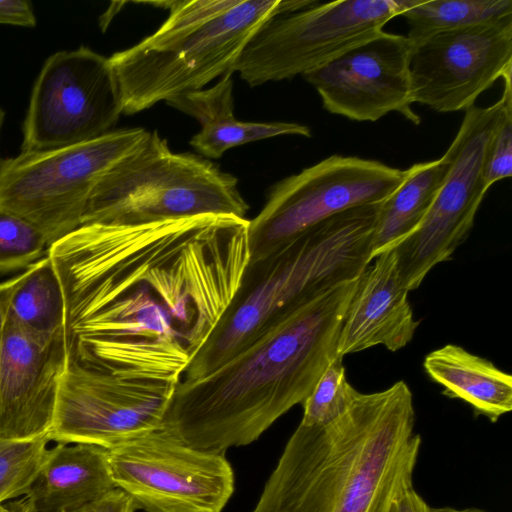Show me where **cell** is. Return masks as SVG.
Listing matches in <instances>:
<instances>
[{"instance_id": "26", "label": "cell", "mask_w": 512, "mask_h": 512, "mask_svg": "<svg viewBox=\"0 0 512 512\" xmlns=\"http://www.w3.org/2000/svg\"><path fill=\"white\" fill-rule=\"evenodd\" d=\"M50 244L33 224L0 207V273L24 271L46 256Z\"/></svg>"}, {"instance_id": "18", "label": "cell", "mask_w": 512, "mask_h": 512, "mask_svg": "<svg viewBox=\"0 0 512 512\" xmlns=\"http://www.w3.org/2000/svg\"><path fill=\"white\" fill-rule=\"evenodd\" d=\"M116 488L108 449L83 443H57L21 499L11 505L22 512L81 509Z\"/></svg>"}, {"instance_id": "27", "label": "cell", "mask_w": 512, "mask_h": 512, "mask_svg": "<svg viewBox=\"0 0 512 512\" xmlns=\"http://www.w3.org/2000/svg\"><path fill=\"white\" fill-rule=\"evenodd\" d=\"M502 78L503 106L489 136L483 160V181L488 190L512 175V70Z\"/></svg>"}, {"instance_id": "35", "label": "cell", "mask_w": 512, "mask_h": 512, "mask_svg": "<svg viewBox=\"0 0 512 512\" xmlns=\"http://www.w3.org/2000/svg\"><path fill=\"white\" fill-rule=\"evenodd\" d=\"M64 512H86L85 508H81V509H78V510H71V511H64Z\"/></svg>"}, {"instance_id": "31", "label": "cell", "mask_w": 512, "mask_h": 512, "mask_svg": "<svg viewBox=\"0 0 512 512\" xmlns=\"http://www.w3.org/2000/svg\"><path fill=\"white\" fill-rule=\"evenodd\" d=\"M394 512H432V507L411 487L397 500Z\"/></svg>"}, {"instance_id": "30", "label": "cell", "mask_w": 512, "mask_h": 512, "mask_svg": "<svg viewBox=\"0 0 512 512\" xmlns=\"http://www.w3.org/2000/svg\"><path fill=\"white\" fill-rule=\"evenodd\" d=\"M25 274V270L16 276L0 282V349L3 339V334L7 322V312L10 298L21 282Z\"/></svg>"}, {"instance_id": "7", "label": "cell", "mask_w": 512, "mask_h": 512, "mask_svg": "<svg viewBox=\"0 0 512 512\" xmlns=\"http://www.w3.org/2000/svg\"><path fill=\"white\" fill-rule=\"evenodd\" d=\"M150 131L112 130L96 139L0 159V207L33 224L50 246L77 229L98 181Z\"/></svg>"}, {"instance_id": "1", "label": "cell", "mask_w": 512, "mask_h": 512, "mask_svg": "<svg viewBox=\"0 0 512 512\" xmlns=\"http://www.w3.org/2000/svg\"><path fill=\"white\" fill-rule=\"evenodd\" d=\"M246 218L89 223L53 243L68 363L178 384L238 288Z\"/></svg>"}, {"instance_id": "33", "label": "cell", "mask_w": 512, "mask_h": 512, "mask_svg": "<svg viewBox=\"0 0 512 512\" xmlns=\"http://www.w3.org/2000/svg\"><path fill=\"white\" fill-rule=\"evenodd\" d=\"M0 512H22L18 509H16L15 507H13L12 505L10 506H5L3 504L0 505Z\"/></svg>"}, {"instance_id": "4", "label": "cell", "mask_w": 512, "mask_h": 512, "mask_svg": "<svg viewBox=\"0 0 512 512\" xmlns=\"http://www.w3.org/2000/svg\"><path fill=\"white\" fill-rule=\"evenodd\" d=\"M381 203L341 212L270 253L249 258L232 299L181 380L211 373L292 310L357 279L372 261Z\"/></svg>"}, {"instance_id": "21", "label": "cell", "mask_w": 512, "mask_h": 512, "mask_svg": "<svg viewBox=\"0 0 512 512\" xmlns=\"http://www.w3.org/2000/svg\"><path fill=\"white\" fill-rule=\"evenodd\" d=\"M450 166V157L445 152L439 159L417 163L406 169L403 182L380 205L372 260L417 229L443 185Z\"/></svg>"}, {"instance_id": "32", "label": "cell", "mask_w": 512, "mask_h": 512, "mask_svg": "<svg viewBox=\"0 0 512 512\" xmlns=\"http://www.w3.org/2000/svg\"><path fill=\"white\" fill-rule=\"evenodd\" d=\"M432 512H487L479 508L458 509L453 507L432 508Z\"/></svg>"}, {"instance_id": "13", "label": "cell", "mask_w": 512, "mask_h": 512, "mask_svg": "<svg viewBox=\"0 0 512 512\" xmlns=\"http://www.w3.org/2000/svg\"><path fill=\"white\" fill-rule=\"evenodd\" d=\"M177 384L125 379L68 363L50 441L111 449L160 429Z\"/></svg>"}, {"instance_id": "6", "label": "cell", "mask_w": 512, "mask_h": 512, "mask_svg": "<svg viewBox=\"0 0 512 512\" xmlns=\"http://www.w3.org/2000/svg\"><path fill=\"white\" fill-rule=\"evenodd\" d=\"M238 179L202 156L173 152L157 131L96 184L83 224H141L200 215L246 218Z\"/></svg>"}, {"instance_id": "16", "label": "cell", "mask_w": 512, "mask_h": 512, "mask_svg": "<svg viewBox=\"0 0 512 512\" xmlns=\"http://www.w3.org/2000/svg\"><path fill=\"white\" fill-rule=\"evenodd\" d=\"M67 366L65 335L38 338L7 319L0 349V439L48 435Z\"/></svg>"}, {"instance_id": "3", "label": "cell", "mask_w": 512, "mask_h": 512, "mask_svg": "<svg viewBox=\"0 0 512 512\" xmlns=\"http://www.w3.org/2000/svg\"><path fill=\"white\" fill-rule=\"evenodd\" d=\"M402 380L358 393L324 426L299 423L252 512H394L413 487L421 436Z\"/></svg>"}, {"instance_id": "15", "label": "cell", "mask_w": 512, "mask_h": 512, "mask_svg": "<svg viewBox=\"0 0 512 512\" xmlns=\"http://www.w3.org/2000/svg\"><path fill=\"white\" fill-rule=\"evenodd\" d=\"M411 52L405 35L382 30L302 76L331 114L375 122L397 112L418 125L411 107Z\"/></svg>"}, {"instance_id": "17", "label": "cell", "mask_w": 512, "mask_h": 512, "mask_svg": "<svg viewBox=\"0 0 512 512\" xmlns=\"http://www.w3.org/2000/svg\"><path fill=\"white\" fill-rule=\"evenodd\" d=\"M358 278L341 325L337 353L344 357L376 345L395 352L414 337V318L397 266L395 248L376 256Z\"/></svg>"}, {"instance_id": "34", "label": "cell", "mask_w": 512, "mask_h": 512, "mask_svg": "<svg viewBox=\"0 0 512 512\" xmlns=\"http://www.w3.org/2000/svg\"><path fill=\"white\" fill-rule=\"evenodd\" d=\"M4 119H5V112L3 111L2 108H0V134H1L3 123H4Z\"/></svg>"}, {"instance_id": "19", "label": "cell", "mask_w": 512, "mask_h": 512, "mask_svg": "<svg viewBox=\"0 0 512 512\" xmlns=\"http://www.w3.org/2000/svg\"><path fill=\"white\" fill-rule=\"evenodd\" d=\"M195 118L201 129L190 145L208 159H218L229 149L250 142L284 135L311 137L308 126L290 122H246L234 116L232 74L210 88L189 92L167 102Z\"/></svg>"}, {"instance_id": "2", "label": "cell", "mask_w": 512, "mask_h": 512, "mask_svg": "<svg viewBox=\"0 0 512 512\" xmlns=\"http://www.w3.org/2000/svg\"><path fill=\"white\" fill-rule=\"evenodd\" d=\"M358 278L292 310L211 373L180 380L160 428L187 446L219 455L256 441L306 400L339 356V333Z\"/></svg>"}, {"instance_id": "20", "label": "cell", "mask_w": 512, "mask_h": 512, "mask_svg": "<svg viewBox=\"0 0 512 512\" xmlns=\"http://www.w3.org/2000/svg\"><path fill=\"white\" fill-rule=\"evenodd\" d=\"M423 367L429 378L443 387L444 395L465 401L475 415L497 422L512 409L511 375L459 345L431 351Z\"/></svg>"}, {"instance_id": "14", "label": "cell", "mask_w": 512, "mask_h": 512, "mask_svg": "<svg viewBox=\"0 0 512 512\" xmlns=\"http://www.w3.org/2000/svg\"><path fill=\"white\" fill-rule=\"evenodd\" d=\"M512 70V14L441 32L412 49L411 102L466 111Z\"/></svg>"}, {"instance_id": "28", "label": "cell", "mask_w": 512, "mask_h": 512, "mask_svg": "<svg viewBox=\"0 0 512 512\" xmlns=\"http://www.w3.org/2000/svg\"><path fill=\"white\" fill-rule=\"evenodd\" d=\"M0 24L35 27L36 17L31 2L28 0H0Z\"/></svg>"}, {"instance_id": "11", "label": "cell", "mask_w": 512, "mask_h": 512, "mask_svg": "<svg viewBox=\"0 0 512 512\" xmlns=\"http://www.w3.org/2000/svg\"><path fill=\"white\" fill-rule=\"evenodd\" d=\"M116 488L145 512H221L234 488L225 455L185 445L164 430L108 449Z\"/></svg>"}, {"instance_id": "5", "label": "cell", "mask_w": 512, "mask_h": 512, "mask_svg": "<svg viewBox=\"0 0 512 512\" xmlns=\"http://www.w3.org/2000/svg\"><path fill=\"white\" fill-rule=\"evenodd\" d=\"M310 0H173L150 2L169 10L150 36L109 57L122 102L132 115L204 89L233 73L254 33L270 18L307 8Z\"/></svg>"}, {"instance_id": "10", "label": "cell", "mask_w": 512, "mask_h": 512, "mask_svg": "<svg viewBox=\"0 0 512 512\" xmlns=\"http://www.w3.org/2000/svg\"><path fill=\"white\" fill-rule=\"evenodd\" d=\"M122 113L109 57L89 47L59 51L44 62L23 123L22 152L87 142L112 131Z\"/></svg>"}, {"instance_id": "24", "label": "cell", "mask_w": 512, "mask_h": 512, "mask_svg": "<svg viewBox=\"0 0 512 512\" xmlns=\"http://www.w3.org/2000/svg\"><path fill=\"white\" fill-rule=\"evenodd\" d=\"M49 442L48 435L0 439V505L27 492L45 460Z\"/></svg>"}, {"instance_id": "23", "label": "cell", "mask_w": 512, "mask_h": 512, "mask_svg": "<svg viewBox=\"0 0 512 512\" xmlns=\"http://www.w3.org/2000/svg\"><path fill=\"white\" fill-rule=\"evenodd\" d=\"M512 14L511 0H413L400 16L412 49L431 36Z\"/></svg>"}, {"instance_id": "29", "label": "cell", "mask_w": 512, "mask_h": 512, "mask_svg": "<svg viewBox=\"0 0 512 512\" xmlns=\"http://www.w3.org/2000/svg\"><path fill=\"white\" fill-rule=\"evenodd\" d=\"M86 512H135L136 508L127 494L115 488L99 500L84 507Z\"/></svg>"}, {"instance_id": "8", "label": "cell", "mask_w": 512, "mask_h": 512, "mask_svg": "<svg viewBox=\"0 0 512 512\" xmlns=\"http://www.w3.org/2000/svg\"><path fill=\"white\" fill-rule=\"evenodd\" d=\"M413 0H341L276 15L254 33L233 72L249 86L292 79L371 38Z\"/></svg>"}, {"instance_id": "22", "label": "cell", "mask_w": 512, "mask_h": 512, "mask_svg": "<svg viewBox=\"0 0 512 512\" xmlns=\"http://www.w3.org/2000/svg\"><path fill=\"white\" fill-rule=\"evenodd\" d=\"M65 312L62 284L47 254L25 270L10 298L7 319L33 336L51 339L65 335Z\"/></svg>"}, {"instance_id": "9", "label": "cell", "mask_w": 512, "mask_h": 512, "mask_svg": "<svg viewBox=\"0 0 512 512\" xmlns=\"http://www.w3.org/2000/svg\"><path fill=\"white\" fill-rule=\"evenodd\" d=\"M406 170L356 156L331 155L277 182L248 223L250 259L262 257L349 209L384 201Z\"/></svg>"}, {"instance_id": "12", "label": "cell", "mask_w": 512, "mask_h": 512, "mask_svg": "<svg viewBox=\"0 0 512 512\" xmlns=\"http://www.w3.org/2000/svg\"><path fill=\"white\" fill-rule=\"evenodd\" d=\"M503 98L489 107L465 111L459 130L446 150L450 170L421 224L395 248L400 279L410 292L437 264L447 261L466 240L488 189L483 160Z\"/></svg>"}, {"instance_id": "25", "label": "cell", "mask_w": 512, "mask_h": 512, "mask_svg": "<svg viewBox=\"0 0 512 512\" xmlns=\"http://www.w3.org/2000/svg\"><path fill=\"white\" fill-rule=\"evenodd\" d=\"M358 393L348 382L343 357H336L302 403L300 424L324 426L331 423L349 408Z\"/></svg>"}]
</instances>
